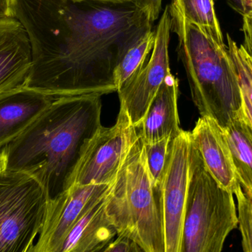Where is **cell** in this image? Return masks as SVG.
I'll use <instances>...</instances> for the list:
<instances>
[{"instance_id": "6da1fadb", "label": "cell", "mask_w": 252, "mask_h": 252, "mask_svg": "<svg viewBox=\"0 0 252 252\" xmlns=\"http://www.w3.org/2000/svg\"><path fill=\"white\" fill-rule=\"evenodd\" d=\"M31 63L25 86L55 99L118 92L114 71L152 22L133 1L16 0Z\"/></svg>"}, {"instance_id": "7a4b0ae2", "label": "cell", "mask_w": 252, "mask_h": 252, "mask_svg": "<svg viewBox=\"0 0 252 252\" xmlns=\"http://www.w3.org/2000/svg\"><path fill=\"white\" fill-rule=\"evenodd\" d=\"M101 112L100 95L55 99L0 151V168L34 175L56 198L66 189L84 144L103 126Z\"/></svg>"}, {"instance_id": "3957f363", "label": "cell", "mask_w": 252, "mask_h": 252, "mask_svg": "<svg viewBox=\"0 0 252 252\" xmlns=\"http://www.w3.org/2000/svg\"><path fill=\"white\" fill-rule=\"evenodd\" d=\"M167 7L192 102L201 116L211 117L226 127L242 112L238 72L228 47L189 22L177 0H170Z\"/></svg>"}, {"instance_id": "277c9868", "label": "cell", "mask_w": 252, "mask_h": 252, "mask_svg": "<svg viewBox=\"0 0 252 252\" xmlns=\"http://www.w3.org/2000/svg\"><path fill=\"white\" fill-rule=\"evenodd\" d=\"M107 212L118 235L131 238L145 252H165L158 190L147 166L145 144L135 127L109 192Z\"/></svg>"}, {"instance_id": "5b68a950", "label": "cell", "mask_w": 252, "mask_h": 252, "mask_svg": "<svg viewBox=\"0 0 252 252\" xmlns=\"http://www.w3.org/2000/svg\"><path fill=\"white\" fill-rule=\"evenodd\" d=\"M233 192L222 187L191 141L190 169L184 216L182 252H220L238 226Z\"/></svg>"}, {"instance_id": "8992f818", "label": "cell", "mask_w": 252, "mask_h": 252, "mask_svg": "<svg viewBox=\"0 0 252 252\" xmlns=\"http://www.w3.org/2000/svg\"><path fill=\"white\" fill-rule=\"evenodd\" d=\"M49 201L34 175L0 168V252H32Z\"/></svg>"}, {"instance_id": "52a82bcc", "label": "cell", "mask_w": 252, "mask_h": 252, "mask_svg": "<svg viewBox=\"0 0 252 252\" xmlns=\"http://www.w3.org/2000/svg\"><path fill=\"white\" fill-rule=\"evenodd\" d=\"M133 127L125 108L121 106L115 125L101 126L84 144L66 189L74 185L113 183L128 147Z\"/></svg>"}, {"instance_id": "ba28073f", "label": "cell", "mask_w": 252, "mask_h": 252, "mask_svg": "<svg viewBox=\"0 0 252 252\" xmlns=\"http://www.w3.org/2000/svg\"><path fill=\"white\" fill-rule=\"evenodd\" d=\"M190 132L181 130L170 142L158 190L165 252H182L184 216L190 169Z\"/></svg>"}, {"instance_id": "9c48e42d", "label": "cell", "mask_w": 252, "mask_h": 252, "mask_svg": "<svg viewBox=\"0 0 252 252\" xmlns=\"http://www.w3.org/2000/svg\"><path fill=\"white\" fill-rule=\"evenodd\" d=\"M154 32V47L146 63L118 90L121 106L135 127L142 123L163 81L172 73L169 58L171 20L167 5Z\"/></svg>"}, {"instance_id": "30bf717a", "label": "cell", "mask_w": 252, "mask_h": 252, "mask_svg": "<svg viewBox=\"0 0 252 252\" xmlns=\"http://www.w3.org/2000/svg\"><path fill=\"white\" fill-rule=\"evenodd\" d=\"M113 183L74 185L50 199L44 225L32 252H60L75 223Z\"/></svg>"}, {"instance_id": "8fae6325", "label": "cell", "mask_w": 252, "mask_h": 252, "mask_svg": "<svg viewBox=\"0 0 252 252\" xmlns=\"http://www.w3.org/2000/svg\"><path fill=\"white\" fill-rule=\"evenodd\" d=\"M190 137L209 173L222 187L234 193L240 183L223 127L211 117L201 116Z\"/></svg>"}, {"instance_id": "7c38bea8", "label": "cell", "mask_w": 252, "mask_h": 252, "mask_svg": "<svg viewBox=\"0 0 252 252\" xmlns=\"http://www.w3.org/2000/svg\"><path fill=\"white\" fill-rule=\"evenodd\" d=\"M25 85L0 94V151L22 134L55 100Z\"/></svg>"}, {"instance_id": "4fadbf2b", "label": "cell", "mask_w": 252, "mask_h": 252, "mask_svg": "<svg viewBox=\"0 0 252 252\" xmlns=\"http://www.w3.org/2000/svg\"><path fill=\"white\" fill-rule=\"evenodd\" d=\"M32 59L28 35L16 18H0V94L25 85Z\"/></svg>"}, {"instance_id": "5bb4252c", "label": "cell", "mask_w": 252, "mask_h": 252, "mask_svg": "<svg viewBox=\"0 0 252 252\" xmlns=\"http://www.w3.org/2000/svg\"><path fill=\"white\" fill-rule=\"evenodd\" d=\"M179 95V79L170 73L153 99L142 123L136 127L144 144L155 143L164 139L173 140L180 133Z\"/></svg>"}, {"instance_id": "9a60e30c", "label": "cell", "mask_w": 252, "mask_h": 252, "mask_svg": "<svg viewBox=\"0 0 252 252\" xmlns=\"http://www.w3.org/2000/svg\"><path fill=\"white\" fill-rule=\"evenodd\" d=\"M112 187L81 216L63 241L60 252H103L115 239L118 233L107 212Z\"/></svg>"}, {"instance_id": "2e32d148", "label": "cell", "mask_w": 252, "mask_h": 252, "mask_svg": "<svg viewBox=\"0 0 252 252\" xmlns=\"http://www.w3.org/2000/svg\"><path fill=\"white\" fill-rule=\"evenodd\" d=\"M243 190L252 197V127L244 112L223 127Z\"/></svg>"}, {"instance_id": "e0dca14e", "label": "cell", "mask_w": 252, "mask_h": 252, "mask_svg": "<svg viewBox=\"0 0 252 252\" xmlns=\"http://www.w3.org/2000/svg\"><path fill=\"white\" fill-rule=\"evenodd\" d=\"M155 41V32L149 30L126 50L114 71V80L118 90L142 69L151 56Z\"/></svg>"}, {"instance_id": "ac0fdd59", "label": "cell", "mask_w": 252, "mask_h": 252, "mask_svg": "<svg viewBox=\"0 0 252 252\" xmlns=\"http://www.w3.org/2000/svg\"><path fill=\"white\" fill-rule=\"evenodd\" d=\"M185 17L200 27L215 40L225 44L219 19L215 10L214 0H177Z\"/></svg>"}, {"instance_id": "d6986e66", "label": "cell", "mask_w": 252, "mask_h": 252, "mask_svg": "<svg viewBox=\"0 0 252 252\" xmlns=\"http://www.w3.org/2000/svg\"><path fill=\"white\" fill-rule=\"evenodd\" d=\"M228 50L238 72L242 98V110L252 127V56L227 34Z\"/></svg>"}, {"instance_id": "ffe728a7", "label": "cell", "mask_w": 252, "mask_h": 252, "mask_svg": "<svg viewBox=\"0 0 252 252\" xmlns=\"http://www.w3.org/2000/svg\"><path fill=\"white\" fill-rule=\"evenodd\" d=\"M234 194L237 198L238 225L242 238V248L246 252H252V197L238 185Z\"/></svg>"}, {"instance_id": "44dd1931", "label": "cell", "mask_w": 252, "mask_h": 252, "mask_svg": "<svg viewBox=\"0 0 252 252\" xmlns=\"http://www.w3.org/2000/svg\"><path fill=\"white\" fill-rule=\"evenodd\" d=\"M171 141L170 139H164L155 143L144 144L147 166L157 187L159 184L164 172Z\"/></svg>"}, {"instance_id": "7402d4cb", "label": "cell", "mask_w": 252, "mask_h": 252, "mask_svg": "<svg viewBox=\"0 0 252 252\" xmlns=\"http://www.w3.org/2000/svg\"><path fill=\"white\" fill-rule=\"evenodd\" d=\"M103 252H145L140 246L128 237L117 235V238L111 241Z\"/></svg>"}, {"instance_id": "603a6c76", "label": "cell", "mask_w": 252, "mask_h": 252, "mask_svg": "<svg viewBox=\"0 0 252 252\" xmlns=\"http://www.w3.org/2000/svg\"><path fill=\"white\" fill-rule=\"evenodd\" d=\"M135 3L145 12L152 23L158 19L161 13L162 0H135Z\"/></svg>"}, {"instance_id": "cb8c5ba5", "label": "cell", "mask_w": 252, "mask_h": 252, "mask_svg": "<svg viewBox=\"0 0 252 252\" xmlns=\"http://www.w3.org/2000/svg\"><path fill=\"white\" fill-rule=\"evenodd\" d=\"M243 32L244 49L252 56V10L243 13Z\"/></svg>"}, {"instance_id": "d4e9b609", "label": "cell", "mask_w": 252, "mask_h": 252, "mask_svg": "<svg viewBox=\"0 0 252 252\" xmlns=\"http://www.w3.org/2000/svg\"><path fill=\"white\" fill-rule=\"evenodd\" d=\"M16 0H0V18H15Z\"/></svg>"}, {"instance_id": "484cf974", "label": "cell", "mask_w": 252, "mask_h": 252, "mask_svg": "<svg viewBox=\"0 0 252 252\" xmlns=\"http://www.w3.org/2000/svg\"><path fill=\"white\" fill-rule=\"evenodd\" d=\"M236 1L241 6L243 13L252 10V0H236Z\"/></svg>"}, {"instance_id": "4316f807", "label": "cell", "mask_w": 252, "mask_h": 252, "mask_svg": "<svg viewBox=\"0 0 252 252\" xmlns=\"http://www.w3.org/2000/svg\"><path fill=\"white\" fill-rule=\"evenodd\" d=\"M95 1L107 3H126L130 2V1H133V2H135V0H95Z\"/></svg>"}, {"instance_id": "83f0119b", "label": "cell", "mask_w": 252, "mask_h": 252, "mask_svg": "<svg viewBox=\"0 0 252 252\" xmlns=\"http://www.w3.org/2000/svg\"><path fill=\"white\" fill-rule=\"evenodd\" d=\"M72 1H82V0H72Z\"/></svg>"}]
</instances>
